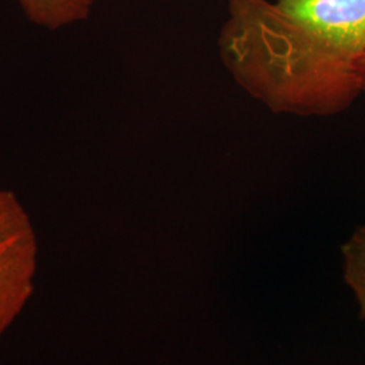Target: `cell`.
<instances>
[{
  "instance_id": "6da1fadb",
  "label": "cell",
  "mask_w": 365,
  "mask_h": 365,
  "mask_svg": "<svg viewBox=\"0 0 365 365\" xmlns=\"http://www.w3.org/2000/svg\"><path fill=\"white\" fill-rule=\"evenodd\" d=\"M222 66L276 115L327 118L361 96L365 0H227Z\"/></svg>"
},
{
  "instance_id": "7a4b0ae2",
  "label": "cell",
  "mask_w": 365,
  "mask_h": 365,
  "mask_svg": "<svg viewBox=\"0 0 365 365\" xmlns=\"http://www.w3.org/2000/svg\"><path fill=\"white\" fill-rule=\"evenodd\" d=\"M38 240L13 191L0 188V339L26 309L36 288Z\"/></svg>"
},
{
  "instance_id": "3957f363",
  "label": "cell",
  "mask_w": 365,
  "mask_h": 365,
  "mask_svg": "<svg viewBox=\"0 0 365 365\" xmlns=\"http://www.w3.org/2000/svg\"><path fill=\"white\" fill-rule=\"evenodd\" d=\"M27 19L48 30L86 21L91 14L93 0H18Z\"/></svg>"
},
{
  "instance_id": "277c9868",
  "label": "cell",
  "mask_w": 365,
  "mask_h": 365,
  "mask_svg": "<svg viewBox=\"0 0 365 365\" xmlns=\"http://www.w3.org/2000/svg\"><path fill=\"white\" fill-rule=\"evenodd\" d=\"M344 259V279L352 288L359 304L360 318L365 319V223L354 230L341 247Z\"/></svg>"
},
{
  "instance_id": "5b68a950",
  "label": "cell",
  "mask_w": 365,
  "mask_h": 365,
  "mask_svg": "<svg viewBox=\"0 0 365 365\" xmlns=\"http://www.w3.org/2000/svg\"><path fill=\"white\" fill-rule=\"evenodd\" d=\"M361 96L365 99V64L364 71H363V84H361Z\"/></svg>"
}]
</instances>
